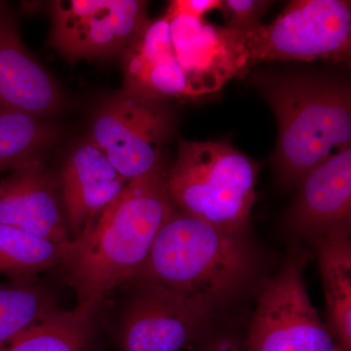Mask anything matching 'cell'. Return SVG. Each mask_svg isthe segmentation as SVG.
<instances>
[{
	"label": "cell",
	"mask_w": 351,
	"mask_h": 351,
	"mask_svg": "<svg viewBox=\"0 0 351 351\" xmlns=\"http://www.w3.org/2000/svg\"><path fill=\"white\" fill-rule=\"evenodd\" d=\"M99 311L59 309L0 346V351H98Z\"/></svg>",
	"instance_id": "17"
},
{
	"label": "cell",
	"mask_w": 351,
	"mask_h": 351,
	"mask_svg": "<svg viewBox=\"0 0 351 351\" xmlns=\"http://www.w3.org/2000/svg\"><path fill=\"white\" fill-rule=\"evenodd\" d=\"M287 216L298 237L313 240L350 228L351 147L330 157L304 176Z\"/></svg>",
	"instance_id": "12"
},
{
	"label": "cell",
	"mask_w": 351,
	"mask_h": 351,
	"mask_svg": "<svg viewBox=\"0 0 351 351\" xmlns=\"http://www.w3.org/2000/svg\"><path fill=\"white\" fill-rule=\"evenodd\" d=\"M258 166L223 142L182 140L165 184L178 211L211 225L248 232Z\"/></svg>",
	"instance_id": "4"
},
{
	"label": "cell",
	"mask_w": 351,
	"mask_h": 351,
	"mask_svg": "<svg viewBox=\"0 0 351 351\" xmlns=\"http://www.w3.org/2000/svg\"><path fill=\"white\" fill-rule=\"evenodd\" d=\"M117 334L119 351H182L206 337L213 314L167 289L133 282Z\"/></svg>",
	"instance_id": "8"
},
{
	"label": "cell",
	"mask_w": 351,
	"mask_h": 351,
	"mask_svg": "<svg viewBox=\"0 0 351 351\" xmlns=\"http://www.w3.org/2000/svg\"><path fill=\"white\" fill-rule=\"evenodd\" d=\"M69 247L0 223V274L12 282L38 280L46 270L59 269Z\"/></svg>",
	"instance_id": "18"
},
{
	"label": "cell",
	"mask_w": 351,
	"mask_h": 351,
	"mask_svg": "<svg viewBox=\"0 0 351 351\" xmlns=\"http://www.w3.org/2000/svg\"><path fill=\"white\" fill-rule=\"evenodd\" d=\"M123 71L128 93L160 101L193 98L173 51L166 15L145 21L123 52Z\"/></svg>",
	"instance_id": "13"
},
{
	"label": "cell",
	"mask_w": 351,
	"mask_h": 351,
	"mask_svg": "<svg viewBox=\"0 0 351 351\" xmlns=\"http://www.w3.org/2000/svg\"><path fill=\"white\" fill-rule=\"evenodd\" d=\"M245 32L251 66L274 60H348L351 49L350 1H291L271 24Z\"/></svg>",
	"instance_id": "6"
},
{
	"label": "cell",
	"mask_w": 351,
	"mask_h": 351,
	"mask_svg": "<svg viewBox=\"0 0 351 351\" xmlns=\"http://www.w3.org/2000/svg\"><path fill=\"white\" fill-rule=\"evenodd\" d=\"M128 182L91 141L71 152L61 180L62 203L71 239L94 223Z\"/></svg>",
	"instance_id": "14"
},
{
	"label": "cell",
	"mask_w": 351,
	"mask_h": 351,
	"mask_svg": "<svg viewBox=\"0 0 351 351\" xmlns=\"http://www.w3.org/2000/svg\"><path fill=\"white\" fill-rule=\"evenodd\" d=\"M221 0H176L171 2L167 12L182 13L193 17L205 18L210 11L221 9Z\"/></svg>",
	"instance_id": "22"
},
{
	"label": "cell",
	"mask_w": 351,
	"mask_h": 351,
	"mask_svg": "<svg viewBox=\"0 0 351 351\" xmlns=\"http://www.w3.org/2000/svg\"><path fill=\"white\" fill-rule=\"evenodd\" d=\"M278 124L276 165L285 184L351 147V95L345 82L306 75L256 80Z\"/></svg>",
	"instance_id": "3"
},
{
	"label": "cell",
	"mask_w": 351,
	"mask_h": 351,
	"mask_svg": "<svg viewBox=\"0 0 351 351\" xmlns=\"http://www.w3.org/2000/svg\"><path fill=\"white\" fill-rule=\"evenodd\" d=\"M57 311L54 295L38 280L0 283V346Z\"/></svg>",
	"instance_id": "19"
},
{
	"label": "cell",
	"mask_w": 351,
	"mask_h": 351,
	"mask_svg": "<svg viewBox=\"0 0 351 351\" xmlns=\"http://www.w3.org/2000/svg\"><path fill=\"white\" fill-rule=\"evenodd\" d=\"M270 4L263 0H223L219 10L225 18L226 27L249 32L262 25L260 21Z\"/></svg>",
	"instance_id": "21"
},
{
	"label": "cell",
	"mask_w": 351,
	"mask_h": 351,
	"mask_svg": "<svg viewBox=\"0 0 351 351\" xmlns=\"http://www.w3.org/2000/svg\"><path fill=\"white\" fill-rule=\"evenodd\" d=\"M197 351H246L244 341L230 332L205 337Z\"/></svg>",
	"instance_id": "23"
},
{
	"label": "cell",
	"mask_w": 351,
	"mask_h": 351,
	"mask_svg": "<svg viewBox=\"0 0 351 351\" xmlns=\"http://www.w3.org/2000/svg\"><path fill=\"white\" fill-rule=\"evenodd\" d=\"M175 210L162 168L127 182L119 197L73 240L60 265L75 291L76 306L100 311L113 291L130 282Z\"/></svg>",
	"instance_id": "1"
},
{
	"label": "cell",
	"mask_w": 351,
	"mask_h": 351,
	"mask_svg": "<svg viewBox=\"0 0 351 351\" xmlns=\"http://www.w3.org/2000/svg\"><path fill=\"white\" fill-rule=\"evenodd\" d=\"M140 0H69L52 5L49 43L71 62L123 54L147 21Z\"/></svg>",
	"instance_id": "9"
},
{
	"label": "cell",
	"mask_w": 351,
	"mask_h": 351,
	"mask_svg": "<svg viewBox=\"0 0 351 351\" xmlns=\"http://www.w3.org/2000/svg\"><path fill=\"white\" fill-rule=\"evenodd\" d=\"M260 267L248 232L225 230L176 209L128 284H156L215 316L246 293Z\"/></svg>",
	"instance_id": "2"
},
{
	"label": "cell",
	"mask_w": 351,
	"mask_h": 351,
	"mask_svg": "<svg viewBox=\"0 0 351 351\" xmlns=\"http://www.w3.org/2000/svg\"><path fill=\"white\" fill-rule=\"evenodd\" d=\"M0 223L69 246V233L56 186L38 157L0 180Z\"/></svg>",
	"instance_id": "11"
},
{
	"label": "cell",
	"mask_w": 351,
	"mask_h": 351,
	"mask_svg": "<svg viewBox=\"0 0 351 351\" xmlns=\"http://www.w3.org/2000/svg\"><path fill=\"white\" fill-rule=\"evenodd\" d=\"M57 83L25 50L8 14L0 11V112L48 117L61 108Z\"/></svg>",
	"instance_id": "15"
},
{
	"label": "cell",
	"mask_w": 351,
	"mask_h": 351,
	"mask_svg": "<svg viewBox=\"0 0 351 351\" xmlns=\"http://www.w3.org/2000/svg\"><path fill=\"white\" fill-rule=\"evenodd\" d=\"M306 257L300 249L293 250L258 289L246 351H343L307 294L302 277Z\"/></svg>",
	"instance_id": "5"
},
{
	"label": "cell",
	"mask_w": 351,
	"mask_h": 351,
	"mask_svg": "<svg viewBox=\"0 0 351 351\" xmlns=\"http://www.w3.org/2000/svg\"><path fill=\"white\" fill-rule=\"evenodd\" d=\"M56 137L54 127L18 112H0V170L19 167Z\"/></svg>",
	"instance_id": "20"
},
{
	"label": "cell",
	"mask_w": 351,
	"mask_h": 351,
	"mask_svg": "<svg viewBox=\"0 0 351 351\" xmlns=\"http://www.w3.org/2000/svg\"><path fill=\"white\" fill-rule=\"evenodd\" d=\"M173 125L172 113L162 101L122 90L97 110L89 140L131 181L162 168L161 156Z\"/></svg>",
	"instance_id": "7"
},
{
	"label": "cell",
	"mask_w": 351,
	"mask_h": 351,
	"mask_svg": "<svg viewBox=\"0 0 351 351\" xmlns=\"http://www.w3.org/2000/svg\"><path fill=\"white\" fill-rule=\"evenodd\" d=\"M324 286L327 327L343 351H351L350 228L313 240Z\"/></svg>",
	"instance_id": "16"
},
{
	"label": "cell",
	"mask_w": 351,
	"mask_h": 351,
	"mask_svg": "<svg viewBox=\"0 0 351 351\" xmlns=\"http://www.w3.org/2000/svg\"><path fill=\"white\" fill-rule=\"evenodd\" d=\"M165 15L176 59L188 78L193 98L218 91L251 68L246 32L186 14L166 11Z\"/></svg>",
	"instance_id": "10"
}]
</instances>
